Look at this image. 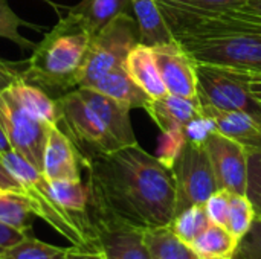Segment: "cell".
<instances>
[{
	"label": "cell",
	"mask_w": 261,
	"mask_h": 259,
	"mask_svg": "<svg viewBox=\"0 0 261 259\" xmlns=\"http://www.w3.org/2000/svg\"><path fill=\"white\" fill-rule=\"evenodd\" d=\"M84 168L92 220L148 231L170 226L176 217L173 174L139 143L93 154Z\"/></svg>",
	"instance_id": "cell-1"
},
{
	"label": "cell",
	"mask_w": 261,
	"mask_h": 259,
	"mask_svg": "<svg viewBox=\"0 0 261 259\" xmlns=\"http://www.w3.org/2000/svg\"><path fill=\"white\" fill-rule=\"evenodd\" d=\"M196 64L261 73V15L242 8L170 24Z\"/></svg>",
	"instance_id": "cell-2"
},
{
	"label": "cell",
	"mask_w": 261,
	"mask_h": 259,
	"mask_svg": "<svg viewBox=\"0 0 261 259\" xmlns=\"http://www.w3.org/2000/svg\"><path fill=\"white\" fill-rule=\"evenodd\" d=\"M92 37L80 18L69 12L32 47L23 78L43 90L76 89Z\"/></svg>",
	"instance_id": "cell-3"
},
{
	"label": "cell",
	"mask_w": 261,
	"mask_h": 259,
	"mask_svg": "<svg viewBox=\"0 0 261 259\" xmlns=\"http://www.w3.org/2000/svg\"><path fill=\"white\" fill-rule=\"evenodd\" d=\"M8 171L21 185V195L28 200L35 217L47 223L55 232L75 247L96 249L93 223L67 212L54 197L49 180L23 156L11 150L0 156Z\"/></svg>",
	"instance_id": "cell-4"
},
{
	"label": "cell",
	"mask_w": 261,
	"mask_h": 259,
	"mask_svg": "<svg viewBox=\"0 0 261 259\" xmlns=\"http://www.w3.org/2000/svg\"><path fill=\"white\" fill-rule=\"evenodd\" d=\"M139 43L136 20L124 12L92 37L84 64L78 75V87H90L115 67L124 66L130 50Z\"/></svg>",
	"instance_id": "cell-5"
},
{
	"label": "cell",
	"mask_w": 261,
	"mask_h": 259,
	"mask_svg": "<svg viewBox=\"0 0 261 259\" xmlns=\"http://www.w3.org/2000/svg\"><path fill=\"white\" fill-rule=\"evenodd\" d=\"M57 110L58 124L66 125L84 160L93 154H107L122 148L76 89L57 99Z\"/></svg>",
	"instance_id": "cell-6"
},
{
	"label": "cell",
	"mask_w": 261,
	"mask_h": 259,
	"mask_svg": "<svg viewBox=\"0 0 261 259\" xmlns=\"http://www.w3.org/2000/svg\"><path fill=\"white\" fill-rule=\"evenodd\" d=\"M171 174L176 189V215L190 206L205 205L219 191L208 153L202 143L187 140Z\"/></svg>",
	"instance_id": "cell-7"
},
{
	"label": "cell",
	"mask_w": 261,
	"mask_h": 259,
	"mask_svg": "<svg viewBox=\"0 0 261 259\" xmlns=\"http://www.w3.org/2000/svg\"><path fill=\"white\" fill-rule=\"evenodd\" d=\"M197 93L202 104L223 111H243L261 122V104L243 73L197 64Z\"/></svg>",
	"instance_id": "cell-8"
},
{
	"label": "cell",
	"mask_w": 261,
	"mask_h": 259,
	"mask_svg": "<svg viewBox=\"0 0 261 259\" xmlns=\"http://www.w3.org/2000/svg\"><path fill=\"white\" fill-rule=\"evenodd\" d=\"M0 125L12 150L41 171L49 124L28 113L9 89L0 90Z\"/></svg>",
	"instance_id": "cell-9"
},
{
	"label": "cell",
	"mask_w": 261,
	"mask_h": 259,
	"mask_svg": "<svg viewBox=\"0 0 261 259\" xmlns=\"http://www.w3.org/2000/svg\"><path fill=\"white\" fill-rule=\"evenodd\" d=\"M203 147L208 153L219 189L246 195L248 148L219 131H214L203 142Z\"/></svg>",
	"instance_id": "cell-10"
},
{
	"label": "cell",
	"mask_w": 261,
	"mask_h": 259,
	"mask_svg": "<svg viewBox=\"0 0 261 259\" xmlns=\"http://www.w3.org/2000/svg\"><path fill=\"white\" fill-rule=\"evenodd\" d=\"M161 78L171 95L197 98V64L174 40L151 46Z\"/></svg>",
	"instance_id": "cell-11"
},
{
	"label": "cell",
	"mask_w": 261,
	"mask_h": 259,
	"mask_svg": "<svg viewBox=\"0 0 261 259\" xmlns=\"http://www.w3.org/2000/svg\"><path fill=\"white\" fill-rule=\"evenodd\" d=\"M81 166L84 157L73 140L58 124H50L43 151V176L47 180H81Z\"/></svg>",
	"instance_id": "cell-12"
},
{
	"label": "cell",
	"mask_w": 261,
	"mask_h": 259,
	"mask_svg": "<svg viewBox=\"0 0 261 259\" xmlns=\"http://www.w3.org/2000/svg\"><path fill=\"white\" fill-rule=\"evenodd\" d=\"M92 223L98 247L106 259H151L144 231L101 220Z\"/></svg>",
	"instance_id": "cell-13"
},
{
	"label": "cell",
	"mask_w": 261,
	"mask_h": 259,
	"mask_svg": "<svg viewBox=\"0 0 261 259\" xmlns=\"http://www.w3.org/2000/svg\"><path fill=\"white\" fill-rule=\"evenodd\" d=\"M76 90L81 95V98L98 114L101 122L106 125V128L110 131V134L118 140L121 147H130L138 143L130 121V108L127 105L118 102L116 99L92 87H78Z\"/></svg>",
	"instance_id": "cell-14"
},
{
	"label": "cell",
	"mask_w": 261,
	"mask_h": 259,
	"mask_svg": "<svg viewBox=\"0 0 261 259\" xmlns=\"http://www.w3.org/2000/svg\"><path fill=\"white\" fill-rule=\"evenodd\" d=\"M161 133L184 128L191 119L202 114L200 98H185L167 93L161 98H151L144 108Z\"/></svg>",
	"instance_id": "cell-15"
},
{
	"label": "cell",
	"mask_w": 261,
	"mask_h": 259,
	"mask_svg": "<svg viewBox=\"0 0 261 259\" xmlns=\"http://www.w3.org/2000/svg\"><path fill=\"white\" fill-rule=\"evenodd\" d=\"M202 111L213 118L219 133L248 150H261V122L243 111H223L202 104Z\"/></svg>",
	"instance_id": "cell-16"
},
{
	"label": "cell",
	"mask_w": 261,
	"mask_h": 259,
	"mask_svg": "<svg viewBox=\"0 0 261 259\" xmlns=\"http://www.w3.org/2000/svg\"><path fill=\"white\" fill-rule=\"evenodd\" d=\"M139 29V43L158 46L174 41V34L156 0H130Z\"/></svg>",
	"instance_id": "cell-17"
},
{
	"label": "cell",
	"mask_w": 261,
	"mask_h": 259,
	"mask_svg": "<svg viewBox=\"0 0 261 259\" xmlns=\"http://www.w3.org/2000/svg\"><path fill=\"white\" fill-rule=\"evenodd\" d=\"M125 69L150 98H161L168 93L150 46L138 43L125 60Z\"/></svg>",
	"instance_id": "cell-18"
},
{
	"label": "cell",
	"mask_w": 261,
	"mask_h": 259,
	"mask_svg": "<svg viewBox=\"0 0 261 259\" xmlns=\"http://www.w3.org/2000/svg\"><path fill=\"white\" fill-rule=\"evenodd\" d=\"M90 87L127 105L130 110L145 108V105L151 99L130 76V73L125 69V64L107 72L104 76L95 81Z\"/></svg>",
	"instance_id": "cell-19"
},
{
	"label": "cell",
	"mask_w": 261,
	"mask_h": 259,
	"mask_svg": "<svg viewBox=\"0 0 261 259\" xmlns=\"http://www.w3.org/2000/svg\"><path fill=\"white\" fill-rule=\"evenodd\" d=\"M168 24L242 8L246 0H156Z\"/></svg>",
	"instance_id": "cell-20"
},
{
	"label": "cell",
	"mask_w": 261,
	"mask_h": 259,
	"mask_svg": "<svg viewBox=\"0 0 261 259\" xmlns=\"http://www.w3.org/2000/svg\"><path fill=\"white\" fill-rule=\"evenodd\" d=\"M8 89L20 102V105L34 118L49 125L58 124L57 101L50 99V96L41 87L28 82L21 76L17 81H14Z\"/></svg>",
	"instance_id": "cell-21"
},
{
	"label": "cell",
	"mask_w": 261,
	"mask_h": 259,
	"mask_svg": "<svg viewBox=\"0 0 261 259\" xmlns=\"http://www.w3.org/2000/svg\"><path fill=\"white\" fill-rule=\"evenodd\" d=\"M239 241L240 240L225 226L210 223V226L188 246L199 259H232Z\"/></svg>",
	"instance_id": "cell-22"
},
{
	"label": "cell",
	"mask_w": 261,
	"mask_h": 259,
	"mask_svg": "<svg viewBox=\"0 0 261 259\" xmlns=\"http://www.w3.org/2000/svg\"><path fill=\"white\" fill-rule=\"evenodd\" d=\"M128 6H132L130 0H83L69 12L78 17L92 35H96L113 18L127 12Z\"/></svg>",
	"instance_id": "cell-23"
},
{
	"label": "cell",
	"mask_w": 261,
	"mask_h": 259,
	"mask_svg": "<svg viewBox=\"0 0 261 259\" xmlns=\"http://www.w3.org/2000/svg\"><path fill=\"white\" fill-rule=\"evenodd\" d=\"M144 237L151 259H199L170 226L144 231Z\"/></svg>",
	"instance_id": "cell-24"
},
{
	"label": "cell",
	"mask_w": 261,
	"mask_h": 259,
	"mask_svg": "<svg viewBox=\"0 0 261 259\" xmlns=\"http://www.w3.org/2000/svg\"><path fill=\"white\" fill-rule=\"evenodd\" d=\"M55 200L72 215L90 220L89 214V189L81 180H49Z\"/></svg>",
	"instance_id": "cell-25"
},
{
	"label": "cell",
	"mask_w": 261,
	"mask_h": 259,
	"mask_svg": "<svg viewBox=\"0 0 261 259\" xmlns=\"http://www.w3.org/2000/svg\"><path fill=\"white\" fill-rule=\"evenodd\" d=\"M34 217L28 200L21 194L0 192V223L31 234Z\"/></svg>",
	"instance_id": "cell-26"
},
{
	"label": "cell",
	"mask_w": 261,
	"mask_h": 259,
	"mask_svg": "<svg viewBox=\"0 0 261 259\" xmlns=\"http://www.w3.org/2000/svg\"><path fill=\"white\" fill-rule=\"evenodd\" d=\"M210 223L211 221L206 215L205 206L194 205V206H190V208L184 209L182 212H179L173 218L170 227L179 240L190 244L210 226Z\"/></svg>",
	"instance_id": "cell-27"
},
{
	"label": "cell",
	"mask_w": 261,
	"mask_h": 259,
	"mask_svg": "<svg viewBox=\"0 0 261 259\" xmlns=\"http://www.w3.org/2000/svg\"><path fill=\"white\" fill-rule=\"evenodd\" d=\"M67 250L69 247L52 246L29 235L3 252L0 259H63Z\"/></svg>",
	"instance_id": "cell-28"
},
{
	"label": "cell",
	"mask_w": 261,
	"mask_h": 259,
	"mask_svg": "<svg viewBox=\"0 0 261 259\" xmlns=\"http://www.w3.org/2000/svg\"><path fill=\"white\" fill-rule=\"evenodd\" d=\"M257 218L252 203L246 195L231 194L229 200V214L226 221V229L237 237L239 240L251 229L254 220Z\"/></svg>",
	"instance_id": "cell-29"
},
{
	"label": "cell",
	"mask_w": 261,
	"mask_h": 259,
	"mask_svg": "<svg viewBox=\"0 0 261 259\" xmlns=\"http://www.w3.org/2000/svg\"><path fill=\"white\" fill-rule=\"evenodd\" d=\"M187 136L184 128L179 130H171V131H165L162 133L161 139H159V148H158V159L162 165H165L170 171L176 162V159L179 157V154L182 153L185 143H187Z\"/></svg>",
	"instance_id": "cell-30"
},
{
	"label": "cell",
	"mask_w": 261,
	"mask_h": 259,
	"mask_svg": "<svg viewBox=\"0 0 261 259\" xmlns=\"http://www.w3.org/2000/svg\"><path fill=\"white\" fill-rule=\"evenodd\" d=\"M21 24H24V21L11 9L5 0H0V37L18 44L20 47H34L35 44L20 34L18 27Z\"/></svg>",
	"instance_id": "cell-31"
},
{
	"label": "cell",
	"mask_w": 261,
	"mask_h": 259,
	"mask_svg": "<svg viewBox=\"0 0 261 259\" xmlns=\"http://www.w3.org/2000/svg\"><path fill=\"white\" fill-rule=\"evenodd\" d=\"M246 197L261 217V150H248V186Z\"/></svg>",
	"instance_id": "cell-32"
},
{
	"label": "cell",
	"mask_w": 261,
	"mask_h": 259,
	"mask_svg": "<svg viewBox=\"0 0 261 259\" xmlns=\"http://www.w3.org/2000/svg\"><path fill=\"white\" fill-rule=\"evenodd\" d=\"M232 259H261V217H257L251 229L240 238Z\"/></svg>",
	"instance_id": "cell-33"
},
{
	"label": "cell",
	"mask_w": 261,
	"mask_h": 259,
	"mask_svg": "<svg viewBox=\"0 0 261 259\" xmlns=\"http://www.w3.org/2000/svg\"><path fill=\"white\" fill-rule=\"evenodd\" d=\"M229 200H231V192L225 189H219L205 202L203 206L211 223L219 226H226L228 214H229Z\"/></svg>",
	"instance_id": "cell-34"
},
{
	"label": "cell",
	"mask_w": 261,
	"mask_h": 259,
	"mask_svg": "<svg viewBox=\"0 0 261 259\" xmlns=\"http://www.w3.org/2000/svg\"><path fill=\"white\" fill-rule=\"evenodd\" d=\"M185 136L188 140L196 142V143H202L214 133L217 131L216 124L213 121V118H210L208 114H205L202 111V114L196 116L194 119H191L185 127H184Z\"/></svg>",
	"instance_id": "cell-35"
},
{
	"label": "cell",
	"mask_w": 261,
	"mask_h": 259,
	"mask_svg": "<svg viewBox=\"0 0 261 259\" xmlns=\"http://www.w3.org/2000/svg\"><path fill=\"white\" fill-rule=\"evenodd\" d=\"M31 234L21 232L12 226H8L5 223H0V255L3 252H6L9 247H12L14 244H17L18 241H21L23 238L29 237Z\"/></svg>",
	"instance_id": "cell-36"
},
{
	"label": "cell",
	"mask_w": 261,
	"mask_h": 259,
	"mask_svg": "<svg viewBox=\"0 0 261 259\" xmlns=\"http://www.w3.org/2000/svg\"><path fill=\"white\" fill-rule=\"evenodd\" d=\"M23 76V70H17L14 64H9L8 61H3L0 58V90L8 89L14 81Z\"/></svg>",
	"instance_id": "cell-37"
},
{
	"label": "cell",
	"mask_w": 261,
	"mask_h": 259,
	"mask_svg": "<svg viewBox=\"0 0 261 259\" xmlns=\"http://www.w3.org/2000/svg\"><path fill=\"white\" fill-rule=\"evenodd\" d=\"M0 191L2 192H17V194H21V185L8 171V168L2 162V157H0Z\"/></svg>",
	"instance_id": "cell-38"
},
{
	"label": "cell",
	"mask_w": 261,
	"mask_h": 259,
	"mask_svg": "<svg viewBox=\"0 0 261 259\" xmlns=\"http://www.w3.org/2000/svg\"><path fill=\"white\" fill-rule=\"evenodd\" d=\"M63 259H106L102 250L99 247L96 249H83V247H69L66 256Z\"/></svg>",
	"instance_id": "cell-39"
},
{
	"label": "cell",
	"mask_w": 261,
	"mask_h": 259,
	"mask_svg": "<svg viewBox=\"0 0 261 259\" xmlns=\"http://www.w3.org/2000/svg\"><path fill=\"white\" fill-rule=\"evenodd\" d=\"M243 75L246 78V82L252 96L261 104V73H252V75L243 73Z\"/></svg>",
	"instance_id": "cell-40"
},
{
	"label": "cell",
	"mask_w": 261,
	"mask_h": 259,
	"mask_svg": "<svg viewBox=\"0 0 261 259\" xmlns=\"http://www.w3.org/2000/svg\"><path fill=\"white\" fill-rule=\"evenodd\" d=\"M242 9L261 15V0H246V3L242 6Z\"/></svg>",
	"instance_id": "cell-41"
},
{
	"label": "cell",
	"mask_w": 261,
	"mask_h": 259,
	"mask_svg": "<svg viewBox=\"0 0 261 259\" xmlns=\"http://www.w3.org/2000/svg\"><path fill=\"white\" fill-rule=\"evenodd\" d=\"M11 150H12V147H11V143H9V140L6 137L3 128L0 125V156L5 154V153H8V151H11Z\"/></svg>",
	"instance_id": "cell-42"
},
{
	"label": "cell",
	"mask_w": 261,
	"mask_h": 259,
	"mask_svg": "<svg viewBox=\"0 0 261 259\" xmlns=\"http://www.w3.org/2000/svg\"><path fill=\"white\" fill-rule=\"evenodd\" d=\"M0 192H2V191H0Z\"/></svg>",
	"instance_id": "cell-43"
}]
</instances>
